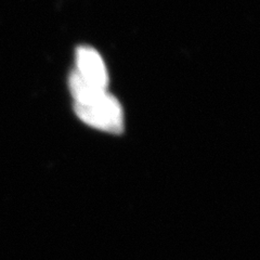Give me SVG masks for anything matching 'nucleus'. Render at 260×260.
Here are the masks:
<instances>
[{
    "mask_svg": "<svg viewBox=\"0 0 260 260\" xmlns=\"http://www.w3.org/2000/svg\"><path fill=\"white\" fill-rule=\"evenodd\" d=\"M76 115L85 124L110 134H120L124 130V113L115 96L105 92L96 99L74 104Z\"/></svg>",
    "mask_w": 260,
    "mask_h": 260,
    "instance_id": "1",
    "label": "nucleus"
},
{
    "mask_svg": "<svg viewBox=\"0 0 260 260\" xmlns=\"http://www.w3.org/2000/svg\"><path fill=\"white\" fill-rule=\"evenodd\" d=\"M79 76L96 87L107 89L109 74L104 61L90 47H79L76 51V70Z\"/></svg>",
    "mask_w": 260,
    "mask_h": 260,
    "instance_id": "2",
    "label": "nucleus"
}]
</instances>
